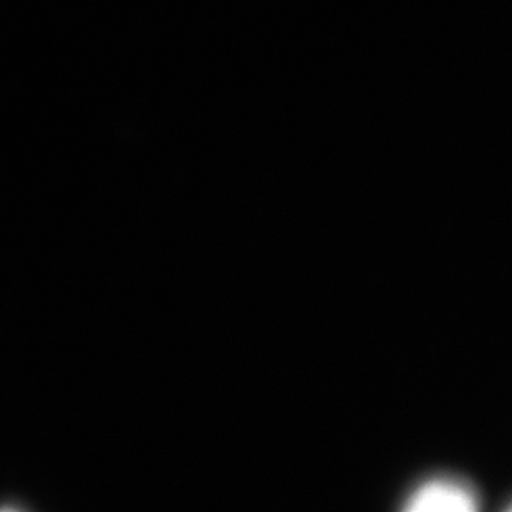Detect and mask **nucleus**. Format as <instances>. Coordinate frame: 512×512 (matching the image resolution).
<instances>
[{"instance_id": "obj_1", "label": "nucleus", "mask_w": 512, "mask_h": 512, "mask_svg": "<svg viewBox=\"0 0 512 512\" xmlns=\"http://www.w3.org/2000/svg\"><path fill=\"white\" fill-rule=\"evenodd\" d=\"M408 511H456L476 509V498L468 488L453 481H431L416 489L406 504Z\"/></svg>"}]
</instances>
